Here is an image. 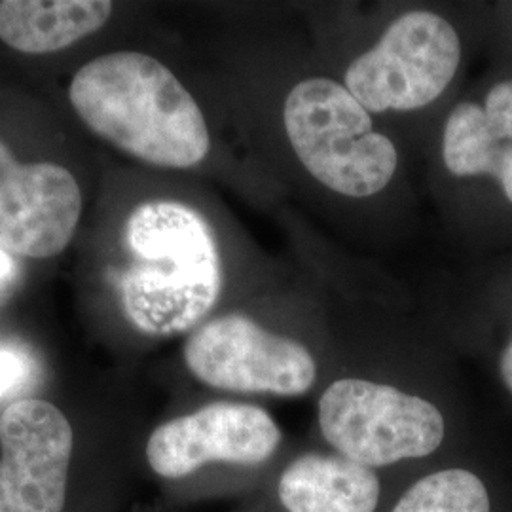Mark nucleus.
Here are the masks:
<instances>
[{"label":"nucleus","instance_id":"2","mask_svg":"<svg viewBox=\"0 0 512 512\" xmlns=\"http://www.w3.org/2000/svg\"><path fill=\"white\" fill-rule=\"evenodd\" d=\"M126 243L120 302L129 323L148 336H173L200 325L222 289L209 222L184 203H143L129 215Z\"/></svg>","mask_w":512,"mask_h":512},{"label":"nucleus","instance_id":"9","mask_svg":"<svg viewBox=\"0 0 512 512\" xmlns=\"http://www.w3.org/2000/svg\"><path fill=\"white\" fill-rule=\"evenodd\" d=\"M82 192L73 173L50 162L19 164L0 141V249L14 255H59L74 236Z\"/></svg>","mask_w":512,"mask_h":512},{"label":"nucleus","instance_id":"11","mask_svg":"<svg viewBox=\"0 0 512 512\" xmlns=\"http://www.w3.org/2000/svg\"><path fill=\"white\" fill-rule=\"evenodd\" d=\"M110 14L107 0H4L0 38L23 54H52L99 31Z\"/></svg>","mask_w":512,"mask_h":512},{"label":"nucleus","instance_id":"12","mask_svg":"<svg viewBox=\"0 0 512 512\" xmlns=\"http://www.w3.org/2000/svg\"><path fill=\"white\" fill-rule=\"evenodd\" d=\"M442 162L456 179L492 181L512 207V133L486 116L480 101H461L442 129Z\"/></svg>","mask_w":512,"mask_h":512},{"label":"nucleus","instance_id":"5","mask_svg":"<svg viewBox=\"0 0 512 512\" xmlns=\"http://www.w3.org/2000/svg\"><path fill=\"white\" fill-rule=\"evenodd\" d=\"M319 425L342 458L368 469L425 458L444 440V418L435 404L359 378H344L325 389Z\"/></svg>","mask_w":512,"mask_h":512},{"label":"nucleus","instance_id":"8","mask_svg":"<svg viewBox=\"0 0 512 512\" xmlns=\"http://www.w3.org/2000/svg\"><path fill=\"white\" fill-rule=\"evenodd\" d=\"M279 442L281 431L266 410L215 403L160 425L148 439L147 458L154 473L183 478L213 461L260 465Z\"/></svg>","mask_w":512,"mask_h":512},{"label":"nucleus","instance_id":"3","mask_svg":"<svg viewBox=\"0 0 512 512\" xmlns=\"http://www.w3.org/2000/svg\"><path fill=\"white\" fill-rule=\"evenodd\" d=\"M283 128L294 156L317 183L363 200L384 192L399 169V150L344 82L300 80L287 93Z\"/></svg>","mask_w":512,"mask_h":512},{"label":"nucleus","instance_id":"15","mask_svg":"<svg viewBox=\"0 0 512 512\" xmlns=\"http://www.w3.org/2000/svg\"><path fill=\"white\" fill-rule=\"evenodd\" d=\"M16 277V262L12 260L10 253H6L4 249H0V293L12 285Z\"/></svg>","mask_w":512,"mask_h":512},{"label":"nucleus","instance_id":"16","mask_svg":"<svg viewBox=\"0 0 512 512\" xmlns=\"http://www.w3.org/2000/svg\"><path fill=\"white\" fill-rule=\"evenodd\" d=\"M499 374H501V380L505 387L509 389V393L512 395V338L509 340V344L503 349L501 353V359H499Z\"/></svg>","mask_w":512,"mask_h":512},{"label":"nucleus","instance_id":"13","mask_svg":"<svg viewBox=\"0 0 512 512\" xmlns=\"http://www.w3.org/2000/svg\"><path fill=\"white\" fill-rule=\"evenodd\" d=\"M393 512H490V495L478 476L448 469L421 478Z\"/></svg>","mask_w":512,"mask_h":512},{"label":"nucleus","instance_id":"10","mask_svg":"<svg viewBox=\"0 0 512 512\" xmlns=\"http://www.w3.org/2000/svg\"><path fill=\"white\" fill-rule=\"evenodd\" d=\"M279 499L287 512H374L380 482L368 467L342 456L308 454L283 471Z\"/></svg>","mask_w":512,"mask_h":512},{"label":"nucleus","instance_id":"14","mask_svg":"<svg viewBox=\"0 0 512 512\" xmlns=\"http://www.w3.org/2000/svg\"><path fill=\"white\" fill-rule=\"evenodd\" d=\"M29 363L16 351L0 349V397L12 391L27 376Z\"/></svg>","mask_w":512,"mask_h":512},{"label":"nucleus","instance_id":"4","mask_svg":"<svg viewBox=\"0 0 512 512\" xmlns=\"http://www.w3.org/2000/svg\"><path fill=\"white\" fill-rule=\"evenodd\" d=\"M461 57V37L448 19L412 10L351 61L344 86L370 114L425 109L450 88Z\"/></svg>","mask_w":512,"mask_h":512},{"label":"nucleus","instance_id":"1","mask_svg":"<svg viewBox=\"0 0 512 512\" xmlns=\"http://www.w3.org/2000/svg\"><path fill=\"white\" fill-rule=\"evenodd\" d=\"M69 95L93 133L147 164L188 169L209 154L211 135L200 105L150 55H101L74 74Z\"/></svg>","mask_w":512,"mask_h":512},{"label":"nucleus","instance_id":"7","mask_svg":"<svg viewBox=\"0 0 512 512\" xmlns=\"http://www.w3.org/2000/svg\"><path fill=\"white\" fill-rule=\"evenodd\" d=\"M73 446V427L54 404H10L0 418V512H63Z\"/></svg>","mask_w":512,"mask_h":512},{"label":"nucleus","instance_id":"6","mask_svg":"<svg viewBox=\"0 0 512 512\" xmlns=\"http://www.w3.org/2000/svg\"><path fill=\"white\" fill-rule=\"evenodd\" d=\"M184 363L203 384L236 393L298 397L317 378L308 348L241 313L220 315L194 330Z\"/></svg>","mask_w":512,"mask_h":512}]
</instances>
